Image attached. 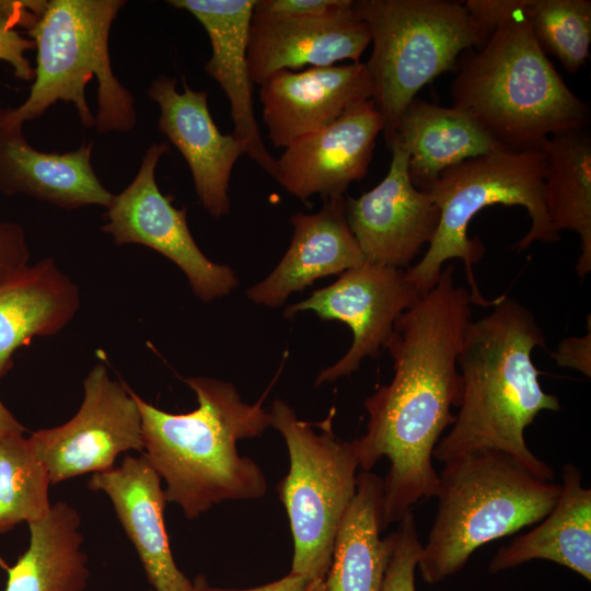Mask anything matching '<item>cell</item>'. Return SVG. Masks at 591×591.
I'll return each instance as SVG.
<instances>
[{
  "instance_id": "cell-32",
  "label": "cell",
  "mask_w": 591,
  "mask_h": 591,
  "mask_svg": "<svg viewBox=\"0 0 591 591\" xmlns=\"http://www.w3.org/2000/svg\"><path fill=\"white\" fill-rule=\"evenodd\" d=\"M30 250L25 231L16 222H0V282L26 267Z\"/></svg>"
},
{
  "instance_id": "cell-12",
  "label": "cell",
  "mask_w": 591,
  "mask_h": 591,
  "mask_svg": "<svg viewBox=\"0 0 591 591\" xmlns=\"http://www.w3.org/2000/svg\"><path fill=\"white\" fill-rule=\"evenodd\" d=\"M420 297L405 270L364 260L340 274L332 285L286 308L285 316L313 311L321 320L343 322L352 331L350 349L321 371L315 382L320 385L349 375L364 358L376 357L392 336L395 321Z\"/></svg>"
},
{
  "instance_id": "cell-38",
  "label": "cell",
  "mask_w": 591,
  "mask_h": 591,
  "mask_svg": "<svg viewBox=\"0 0 591 591\" xmlns=\"http://www.w3.org/2000/svg\"><path fill=\"white\" fill-rule=\"evenodd\" d=\"M305 591H326L324 579H313Z\"/></svg>"
},
{
  "instance_id": "cell-28",
  "label": "cell",
  "mask_w": 591,
  "mask_h": 591,
  "mask_svg": "<svg viewBox=\"0 0 591 591\" xmlns=\"http://www.w3.org/2000/svg\"><path fill=\"white\" fill-rule=\"evenodd\" d=\"M50 478L30 438L14 433L0 440V535L22 522L45 517L50 508Z\"/></svg>"
},
{
  "instance_id": "cell-22",
  "label": "cell",
  "mask_w": 591,
  "mask_h": 591,
  "mask_svg": "<svg viewBox=\"0 0 591 591\" xmlns=\"http://www.w3.org/2000/svg\"><path fill=\"white\" fill-rule=\"evenodd\" d=\"M80 308L78 286L46 257L0 282V380L35 336L60 332Z\"/></svg>"
},
{
  "instance_id": "cell-23",
  "label": "cell",
  "mask_w": 591,
  "mask_h": 591,
  "mask_svg": "<svg viewBox=\"0 0 591 591\" xmlns=\"http://www.w3.org/2000/svg\"><path fill=\"white\" fill-rule=\"evenodd\" d=\"M560 486L558 500L545 518L496 552L488 565L490 573L544 559L591 580V490L582 486L581 472L570 463L563 467Z\"/></svg>"
},
{
  "instance_id": "cell-6",
  "label": "cell",
  "mask_w": 591,
  "mask_h": 591,
  "mask_svg": "<svg viewBox=\"0 0 591 591\" xmlns=\"http://www.w3.org/2000/svg\"><path fill=\"white\" fill-rule=\"evenodd\" d=\"M437 513L417 568L437 584L464 568L480 546L538 523L561 486L537 477L500 452H476L443 463Z\"/></svg>"
},
{
  "instance_id": "cell-3",
  "label": "cell",
  "mask_w": 591,
  "mask_h": 591,
  "mask_svg": "<svg viewBox=\"0 0 591 591\" xmlns=\"http://www.w3.org/2000/svg\"><path fill=\"white\" fill-rule=\"evenodd\" d=\"M464 3L491 33L453 79V107L508 150L541 149L555 134L586 128L589 107L541 48L524 0Z\"/></svg>"
},
{
  "instance_id": "cell-1",
  "label": "cell",
  "mask_w": 591,
  "mask_h": 591,
  "mask_svg": "<svg viewBox=\"0 0 591 591\" xmlns=\"http://www.w3.org/2000/svg\"><path fill=\"white\" fill-rule=\"evenodd\" d=\"M453 276L448 265L436 286L395 321L385 345L393 379L366 399L367 432L351 441L362 471L383 456L390 461L383 480L384 528L438 494L433 450L455 420L451 407L461 405L457 356L473 304L470 291L456 286Z\"/></svg>"
},
{
  "instance_id": "cell-36",
  "label": "cell",
  "mask_w": 591,
  "mask_h": 591,
  "mask_svg": "<svg viewBox=\"0 0 591 591\" xmlns=\"http://www.w3.org/2000/svg\"><path fill=\"white\" fill-rule=\"evenodd\" d=\"M197 577L200 591H305L311 581L303 576L290 572L283 578L264 586L244 590H229L211 587L207 579L201 575Z\"/></svg>"
},
{
  "instance_id": "cell-17",
  "label": "cell",
  "mask_w": 591,
  "mask_h": 591,
  "mask_svg": "<svg viewBox=\"0 0 591 591\" xmlns=\"http://www.w3.org/2000/svg\"><path fill=\"white\" fill-rule=\"evenodd\" d=\"M371 43L366 22L347 7L325 16L274 18L254 14L247 44L251 79L260 85L282 70L359 62Z\"/></svg>"
},
{
  "instance_id": "cell-10",
  "label": "cell",
  "mask_w": 591,
  "mask_h": 591,
  "mask_svg": "<svg viewBox=\"0 0 591 591\" xmlns=\"http://www.w3.org/2000/svg\"><path fill=\"white\" fill-rule=\"evenodd\" d=\"M169 151L166 142L148 147L135 178L106 208L101 230L116 245L140 244L162 254L183 270L202 302H211L228 296L239 280L231 267L205 256L188 228L187 209H177L160 190L155 170Z\"/></svg>"
},
{
  "instance_id": "cell-40",
  "label": "cell",
  "mask_w": 591,
  "mask_h": 591,
  "mask_svg": "<svg viewBox=\"0 0 591 591\" xmlns=\"http://www.w3.org/2000/svg\"><path fill=\"white\" fill-rule=\"evenodd\" d=\"M2 109H3V108H2V104H1V100H0V113H1Z\"/></svg>"
},
{
  "instance_id": "cell-21",
  "label": "cell",
  "mask_w": 591,
  "mask_h": 591,
  "mask_svg": "<svg viewBox=\"0 0 591 591\" xmlns=\"http://www.w3.org/2000/svg\"><path fill=\"white\" fill-rule=\"evenodd\" d=\"M23 126L0 119V192L46 201L63 209L96 205L107 208L114 197L91 163L93 144L69 152H43L25 139Z\"/></svg>"
},
{
  "instance_id": "cell-29",
  "label": "cell",
  "mask_w": 591,
  "mask_h": 591,
  "mask_svg": "<svg viewBox=\"0 0 591 591\" xmlns=\"http://www.w3.org/2000/svg\"><path fill=\"white\" fill-rule=\"evenodd\" d=\"M524 10L544 53L554 55L567 72L577 73L589 57L591 1L524 0Z\"/></svg>"
},
{
  "instance_id": "cell-8",
  "label": "cell",
  "mask_w": 591,
  "mask_h": 591,
  "mask_svg": "<svg viewBox=\"0 0 591 591\" xmlns=\"http://www.w3.org/2000/svg\"><path fill=\"white\" fill-rule=\"evenodd\" d=\"M354 8L370 31L371 100L389 146L420 89L453 69L463 50L480 47L491 30L460 1L357 0Z\"/></svg>"
},
{
  "instance_id": "cell-15",
  "label": "cell",
  "mask_w": 591,
  "mask_h": 591,
  "mask_svg": "<svg viewBox=\"0 0 591 591\" xmlns=\"http://www.w3.org/2000/svg\"><path fill=\"white\" fill-rule=\"evenodd\" d=\"M371 97V78L360 61L282 70L259 89L263 123L276 148L326 128Z\"/></svg>"
},
{
  "instance_id": "cell-11",
  "label": "cell",
  "mask_w": 591,
  "mask_h": 591,
  "mask_svg": "<svg viewBox=\"0 0 591 591\" xmlns=\"http://www.w3.org/2000/svg\"><path fill=\"white\" fill-rule=\"evenodd\" d=\"M83 391L81 406L69 421L30 437L51 485L112 470L126 451L143 452L141 415L132 390L111 379L100 362L84 379Z\"/></svg>"
},
{
  "instance_id": "cell-16",
  "label": "cell",
  "mask_w": 591,
  "mask_h": 591,
  "mask_svg": "<svg viewBox=\"0 0 591 591\" xmlns=\"http://www.w3.org/2000/svg\"><path fill=\"white\" fill-rule=\"evenodd\" d=\"M158 104V129L177 148L187 162L196 194L202 207L215 218L230 211L229 182L235 162L245 154L242 143L231 134L223 135L208 105V92L196 91L176 79L161 74L147 90Z\"/></svg>"
},
{
  "instance_id": "cell-25",
  "label": "cell",
  "mask_w": 591,
  "mask_h": 591,
  "mask_svg": "<svg viewBox=\"0 0 591 591\" xmlns=\"http://www.w3.org/2000/svg\"><path fill=\"white\" fill-rule=\"evenodd\" d=\"M393 141L407 151L412 183L425 192L444 170L501 149L474 120L455 107L416 97L402 114L391 143Z\"/></svg>"
},
{
  "instance_id": "cell-5",
  "label": "cell",
  "mask_w": 591,
  "mask_h": 591,
  "mask_svg": "<svg viewBox=\"0 0 591 591\" xmlns=\"http://www.w3.org/2000/svg\"><path fill=\"white\" fill-rule=\"evenodd\" d=\"M124 0H48L27 32L35 43V77L27 99L3 108V123L23 126L58 101L74 105L85 128L128 132L137 121L135 99L115 77L109 33Z\"/></svg>"
},
{
  "instance_id": "cell-18",
  "label": "cell",
  "mask_w": 591,
  "mask_h": 591,
  "mask_svg": "<svg viewBox=\"0 0 591 591\" xmlns=\"http://www.w3.org/2000/svg\"><path fill=\"white\" fill-rule=\"evenodd\" d=\"M167 3L189 12L205 28L211 44V57L205 71L219 83L229 100L232 135L242 143L245 154L274 177L276 159L260 136L247 62L248 32L256 0H171Z\"/></svg>"
},
{
  "instance_id": "cell-37",
  "label": "cell",
  "mask_w": 591,
  "mask_h": 591,
  "mask_svg": "<svg viewBox=\"0 0 591 591\" xmlns=\"http://www.w3.org/2000/svg\"><path fill=\"white\" fill-rule=\"evenodd\" d=\"M24 426L18 421L0 399V440L10 434L24 433Z\"/></svg>"
},
{
  "instance_id": "cell-30",
  "label": "cell",
  "mask_w": 591,
  "mask_h": 591,
  "mask_svg": "<svg viewBox=\"0 0 591 591\" xmlns=\"http://www.w3.org/2000/svg\"><path fill=\"white\" fill-rule=\"evenodd\" d=\"M396 544L392 553L381 591H416L415 572L421 556L413 512L406 513L396 530Z\"/></svg>"
},
{
  "instance_id": "cell-7",
  "label": "cell",
  "mask_w": 591,
  "mask_h": 591,
  "mask_svg": "<svg viewBox=\"0 0 591 591\" xmlns=\"http://www.w3.org/2000/svg\"><path fill=\"white\" fill-rule=\"evenodd\" d=\"M546 166L543 147L499 149L444 170L426 190L440 211L437 232L422 258L405 270L406 279L422 296L438 282L443 264L460 258L465 266L472 303L494 306L501 296L487 300L479 291L473 265L482 259L485 247L478 237L467 236L468 224L486 207L521 206L528 210L531 227L513 248L521 252L534 242H557L559 233L553 228L545 206Z\"/></svg>"
},
{
  "instance_id": "cell-26",
  "label": "cell",
  "mask_w": 591,
  "mask_h": 591,
  "mask_svg": "<svg viewBox=\"0 0 591 591\" xmlns=\"http://www.w3.org/2000/svg\"><path fill=\"white\" fill-rule=\"evenodd\" d=\"M27 524L30 544L9 569L5 591H83L89 568L77 509L59 501Z\"/></svg>"
},
{
  "instance_id": "cell-35",
  "label": "cell",
  "mask_w": 591,
  "mask_h": 591,
  "mask_svg": "<svg viewBox=\"0 0 591 591\" xmlns=\"http://www.w3.org/2000/svg\"><path fill=\"white\" fill-rule=\"evenodd\" d=\"M588 315V333L580 337L563 339L557 349L551 354L557 366L570 368L591 376V326Z\"/></svg>"
},
{
  "instance_id": "cell-34",
  "label": "cell",
  "mask_w": 591,
  "mask_h": 591,
  "mask_svg": "<svg viewBox=\"0 0 591 591\" xmlns=\"http://www.w3.org/2000/svg\"><path fill=\"white\" fill-rule=\"evenodd\" d=\"M47 5V0H0V28L22 27L27 33L39 22Z\"/></svg>"
},
{
  "instance_id": "cell-9",
  "label": "cell",
  "mask_w": 591,
  "mask_h": 591,
  "mask_svg": "<svg viewBox=\"0 0 591 591\" xmlns=\"http://www.w3.org/2000/svg\"><path fill=\"white\" fill-rule=\"evenodd\" d=\"M269 413L290 459L289 473L277 485L293 538L290 572L325 579L339 524L356 494L359 463L352 443L334 434L332 416L317 433L281 399Z\"/></svg>"
},
{
  "instance_id": "cell-19",
  "label": "cell",
  "mask_w": 591,
  "mask_h": 591,
  "mask_svg": "<svg viewBox=\"0 0 591 591\" xmlns=\"http://www.w3.org/2000/svg\"><path fill=\"white\" fill-rule=\"evenodd\" d=\"M88 485L111 499L153 591H189L193 581L176 566L169 544L161 477L146 456L126 455L117 467L92 474Z\"/></svg>"
},
{
  "instance_id": "cell-27",
  "label": "cell",
  "mask_w": 591,
  "mask_h": 591,
  "mask_svg": "<svg viewBox=\"0 0 591 591\" xmlns=\"http://www.w3.org/2000/svg\"><path fill=\"white\" fill-rule=\"evenodd\" d=\"M547 166L544 198L556 232L571 230L580 237L576 270H591V138L586 128L558 132L544 144Z\"/></svg>"
},
{
  "instance_id": "cell-39",
  "label": "cell",
  "mask_w": 591,
  "mask_h": 591,
  "mask_svg": "<svg viewBox=\"0 0 591 591\" xmlns=\"http://www.w3.org/2000/svg\"><path fill=\"white\" fill-rule=\"evenodd\" d=\"M189 591H200L198 577L193 580V587Z\"/></svg>"
},
{
  "instance_id": "cell-33",
  "label": "cell",
  "mask_w": 591,
  "mask_h": 591,
  "mask_svg": "<svg viewBox=\"0 0 591 591\" xmlns=\"http://www.w3.org/2000/svg\"><path fill=\"white\" fill-rule=\"evenodd\" d=\"M35 48L31 38L23 37L16 31L0 28V60L10 63L16 78L23 81H32L35 71L25 53Z\"/></svg>"
},
{
  "instance_id": "cell-4",
  "label": "cell",
  "mask_w": 591,
  "mask_h": 591,
  "mask_svg": "<svg viewBox=\"0 0 591 591\" xmlns=\"http://www.w3.org/2000/svg\"><path fill=\"white\" fill-rule=\"evenodd\" d=\"M184 381L198 402L185 414L161 410L132 391L141 415V454L165 480L166 501L195 519L213 505L264 496L260 467L236 448L239 440L258 437L270 426L264 396L247 404L230 382L206 376Z\"/></svg>"
},
{
  "instance_id": "cell-24",
  "label": "cell",
  "mask_w": 591,
  "mask_h": 591,
  "mask_svg": "<svg viewBox=\"0 0 591 591\" xmlns=\"http://www.w3.org/2000/svg\"><path fill=\"white\" fill-rule=\"evenodd\" d=\"M383 479L362 471L356 494L339 524L326 591H381L396 544V531L385 537L382 518Z\"/></svg>"
},
{
  "instance_id": "cell-31",
  "label": "cell",
  "mask_w": 591,
  "mask_h": 591,
  "mask_svg": "<svg viewBox=\"0 0 591 591\" xmlns=\"http://www.w3.org/2000/svg\"><path fill=\"white\" fill-rule=\"evenodd\" d=\"M352 0H256L254 14L274 18H317L334 13Z\"/></svg>"
},
{
  "instance_id": "cell-2",
  "label": "cell",
  "mask_w": 591,
  "mask_h": 591,
  "mask_svg": "<svg viewBox=\"0 0 591 591\" xmlns=\"http://www.w3.org/2000/svg\"><path fill=\"white\" fill-rule=\"evenodd\" d=\"M546 347L534 314L502 294L490 314L466 327L457 366L463 383L460 410L433 457L444 463L476 452H500L531 473L554 480L551 466L533 454L525 429L543 410L561 408L538 382L532 351Z\"/></svg>"
},
{
  "instance_id": "cell-14",
  "label": "cell",
  "mask_w": 591,
  "mask_h": 591,
  "mask_svg": "<svg viewBox=\"0 0 591 591\" xmlns=\"http://www.w3.org/2000/svg\"><path fill=\"white\" fill-rule=\"evenodd\" d=\"M383 120L372 100L341 115L326 128L285 148L276 159L274 178L291 195L306 201L344 196L369 169Z\"/></svg>"
},
{
  "instance_id": "cell-13",
  "label": "cell",
  "mask_w": 591,
  "mask_h": 591,
  "mask_svg": "<svg viewBox=\"0 0 591 591\" xmlns=\"http://www.w3.org/2000/svg\"><path fill=\"white\" fill-rule=\"evenodd\" d=\"M389 172L372 189L346 199V218L364 260L402 269L430 243L440 211L428 192L414 186L408 153L393 141Z\"/></svg>"
},
{
  "instance_id": "cell-20",
  "label": "cell",
  "mask_w": 591,
  "mask_h": 591,
  "mask_svg": "<svg viewBox=\"0 0 591 591\" xmlns=\"http://www.w3.org/2000/svg\"><path fill=\"white\" fill-rule=\"evenodd\" d=\"M344 196L324 199L315 213L291 216L293 235L276 268L247 290L256 304L277 308L294 291L315 280L340 275L364 263L360 246L346 218Z\"/></svg>"
}]
</instances>
